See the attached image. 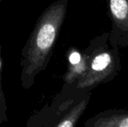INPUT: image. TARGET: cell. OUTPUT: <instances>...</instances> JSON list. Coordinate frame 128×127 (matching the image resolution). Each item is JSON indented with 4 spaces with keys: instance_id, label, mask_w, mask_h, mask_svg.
Masks as SVG:
<instances>
[{
    "instance_id": "6da1fadb",
    "label": "cell",
    "mask_w": 128,
    "mask_h": 127,
    "mask_svg": "<svg viewBox=\"0 0 128 127\" xmlns=\"http://www.w3.org/2000/svg\"><path fill=\"white\" fill-rule=\"evenodd\" d=\"M67 0H61L46 11L22 52L21 81L30 88L35 77L47 67L66 12Z\"/></svg>"
},
{
    "instance_id": "7a4b0ae2",
    "label": "cell",
    "mask_w": 128,
    "mask_h": 127,
    "mask_svg": "<svg viewBox=\"0 0 128 127\" xmlns=\"http://www.w3.org/2000/svg\"><path fill=\"white\" fill-rule=\"evenodd\" d=\"M88 58L86 74L76 84L80 91L91 92L100 85L113 80L121 71L120 48L109 44V32H103L92 37L84 50Z\"/></svg>"
},
{
    "instance_id": "3957f363",
    "label": "cell",
    "mask_w": 128,
    "mask_h": 127,
    "mask_svg": "<svg viewBox=\"0 0 128 127\" xmlns=\"http://www.w3.org/2000/svg\"><path fill=\"white\" fill-rule=\"evenodd\" d=\"M108 16L112 22L109 44L112 47L128 46V0H107Z\"/></svg>"
},
{
    "instance_id": "277c9868",
    "label": "cell",
    "mask_w": 128,
    "mask_h": 127,
    "mask_svg": "<svg viewBox=\"0 0 128 127\" xmlns=\"http://www.w3.org/2000/svg\"><path fill=\"white\" fill-rule=\"evenodd\" d=\"M67 70L64 75V81L66 85H75L86 74L88 70V58L84 51L76 47L69 48L67 51Z\"/></svg>"
},
{
    "instance_id": "5b68a950",
    "label": "cell",
    "mask_w": 128,
    "mask_h": 127,
    "mask_svg": "<svg viewBox=\"0 0 128 127\" xmlns=\"http://www.w3.org/2000/svg\"><path fill=\"white\" fill-rule=\"evenodd\" d=\"M86 127H128V109H108L89 118Z\"/></svg>"
},
{
    "instance_id": "8992f818",
    "label": "cell",
    "mask_w": 128,
    "mask_h": 127,
    "mask_svg": "<svg viewBox=\"0 0 128 127\" xmlns=\"http://www.w3.org/2000/svg\"><path fill=\"white\" fill-rule=\"evenodd\" d=\"M91 97V92L81 91L76 100L68 108L55 127H76L78 120L87 108Z\"/></svg>"
},
{
    "instance_id": "52a82bcc",
    "label": "cell",
    "mask_w": 128,
    "mask_h": 127,
    "mask_svg": "<svg viewBox=\"0 0 128 127\" xmlns=\"http://www.w3.org/2000/svg\"><path fill=\"white\" fill-rule=\"evenodd\" d=\"M2 57H1V46H0V124L3 122L8 120L7 119V105H6V100H5V96L4 93L3 88H2Z\"/></svg>"
}]
</instances>
